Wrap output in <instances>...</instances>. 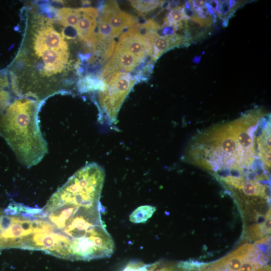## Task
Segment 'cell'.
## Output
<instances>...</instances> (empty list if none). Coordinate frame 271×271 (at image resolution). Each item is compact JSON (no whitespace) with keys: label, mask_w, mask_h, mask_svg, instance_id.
Returning <instances> with one entry per match:
<instances>
[{"label":"cell","mask_w":271,"mask_h":271,"mask_svg":"<svg viewBox=\"0 0 271 271\" xmlns=\"http://www.w3.org/2000/svg\"><path fill=\"white\" fill-rule=\"evenodd\" d=\"M81 9L82 14L75 29L81 40L94 45L96 42V19L98 12L97 9L92 7L83 8Z\"/></svg>","instance_id":"obj_9"},{"label":"cell","mask_w":271,"mask_h":271,"mask_svg":"<svg viewBox=\"0 0 271 271\" xmlns=\"http://www.w3.org/2000/svg\"><path fill=\"white\" fill-rule=\"evenodd\" d=\"M39 108L34 100L19 98L8 106L0 118V136L28 168L39 163L48 153L39 126Z\"/></svg>","instance_id":"obj_3"},{"label":"cell","mask_w":271,"mask_h":271,"mask_svg":"<svg viewBox=\"0 0 271 271\" xmlns=\"http://www.w3.org/2000/svg\"><path fill=\"white\" fill-rule=\"evenodd\" d=\"M256 271H270V267L268 265L263 266Z\"/></svg>","instance_id":"obj_18"},{"label":"cell","mask_w":271,"mask_h":271,"mask_svg":"<svg viewBox=\"0 0 271 271\" xmlns=\"http://www.w3.org/2000/svg\"><path fill=\"white\" fill-rule=\"evenodd\" d=\"M149 271H180L181 266L178 264L177 266H169L160 267L159 262H156L151 264H148Z\"/></svg>","instance_id":"obj_17"},{"label":"cell","mask_w":271,"mask_h":271,"mask_svg":"<svg viewBox=\"0 0 271 271\" xmlns=\"http://www.w3.org/2000/svg\"><path fill=\"white\" fill-rule=\"evenodd\" d=\"M100 21L108 24L117 37L124 30L137 24L138 19L121 11L116 2L107 1L101 11Z\"/></svg>","instance_id":"obj_7"},{"label":"cell","mask_w":271,"mask_h":271,"mask_svg":"<svg viewBox=\"0 0 271 271\" xmlns=\"http://www.w3.org/2000/svg\"><path fill=\"white\" fill-rule=\"evenodd\" d=\"M103 88L98 91V102L100 108L99 120L101 123H114L118 112L136 79L128 73L114 72L103 81Z\"/></svg>","instance_id":"obj_4"},{"label":"cell","mask_w":271,"mask_h":271,"mask_svg":"<svg viewBox=\"0 0 271 271\" xmlns=\"http://www.w3.org/2000/svg\"><path fill=\"white\" fill-rule=\"evenodd\" d=\"M34 46L36 54L42 59L46 74H56L64 69L69 56L68 49L51 47L35 38Z\"/></svg>","instance_id":"obj_6"},{"label":"cell","mask_w":271,"mask_h":271,"mask_svg":"<svg viewBox=\"0 0 271 271\" xmlns=\"http://www.w3.org/2000/svg\"><path fill=\"white\" fill-rule=\"evenodd\" d=\"M188 17L185 13V9L181 6L174 8L168 14L164 20L165 25L172 26L177 30L183 26V22L187 19Z\"/></svg>","instance_id":"obj_13"},{"label":"cell","mask_w":271,"mask_h":271,"mask_svg":"<svg viewBox=\"0 0 271 271\" xmlns=\"http://www.w3.org/2000/svg\"><path fill=\"white\" fill-rule=\"evenodd\" d=\"M160 26L153 20L137 24L121 34L115 49L124 51L143 59L151 55L155 40L159 37Z\"/></svg>","instance_id":"obj_5"},{"label":"cell","mask_w":271,"mask_h":271,"mask_svg":"<svg viewBox=\"0 0 271 271\" xmlns=\"http://www.w3.org/2000/svg\"><path fill=\"white\" fill-rule=\"evenodd\" d=\"M122 271H149L148 264L141 261L129 262Z\"/></svg>","instance_id":"obj_16"},{"label":"cell","mask_w":271,"mask_h":271,"mask_svg":"<svg viewBox=\"0 0 271 271\" xmlns=\"http://www.w3.org/2000/svg\"><path fill=\"white\" fill-rule=\"evenodd\" d=\"M263 118L260 110L250 111L230 122L201 131L191 140L185 159L216 172L241 173L251 169L258 158L257 138Z\"/></svg>","instance_id":"obj_2"},{"label":"cell","mask_w":271,"mask_h":271,"mask_svg":"<svg viewBox=\"0 0 271 271\" xmlns=\"http://www.w3.org/2000/svg\"><path fill=\"white\" fill-rule=\"evenodd\" d=\"M143 59L129 52L115 49L111 58L103 67L102 76L106 77L116 72H128L138 66Z\"/></svg>","instance_id":"obj_8"},{"label":"cell","mask_w":271,"mask_h":271,"mask_svg":"<svg viewBox=\"0 0 271 271\" xmlns=\"http://www.w3.org/2000/svg\"><path fill=\"white\" fill-rule=\"evenodd\" d=\"M257 138V153L261 163L268 169L270 167V119H263Z\"/></svg>","instance_id":"obj_10"},{"label":"cell","mask_w":271,"mask_h":271,"mask_svg":"<svg viewBox=\"0 0 271 271\" xmlns=\"http://www.w3.org/2000/svg\"><path fill=\"white\" fill-rule=\"evenodd\" d=\"M102 188L90 177L74 174L41 208L51 233L58 237L62 258L89 260L113 253L114 243L101 219Z\"/></svg>","instance_id":"obj_1"},{"label":"cell","mask_w":271,"mask_h":271,"mask_svg":"<svg viewBox=\"0 0 271 271\" xmlns=\"http://www.w3.org/2000/svg\"><path fill=\"white\" fill-rule=\"evenodd\" d=\"M131 5L137 12L146 13L161 6L164 1H130Z\"/></svg>","instance_id":"obj_15"},{"label":"cell","mask_w":271,"mask_h":271,"mask_svg":"<svg viewBox=\"0 0 271 271\" xmlns=\"http://www.w3.org/2000/svg\"><path fill=\"white\" fill-rule=\"evenodd\" d=\"M156 210V207L153 206H141L131 213L129 216V220L134 223L145 222L152 217Z\"/></svg>","instance_id":"obj_14"},{"label":"cell","mask_w":271,"mask_h":271,"mask_svg":"<svg viewBox=\"0 0 271 271\" xmlns=\"http://www.w3.org/2000/svg\"><path fill=\"white\" fill-rule=\"evenodd\" d=\"M82 14L81 8L73 9L64 8L58 10V18L63 26L75 28Z\"/></svg>","instance_id":"obj_12"},{"label":"cell","mask_w":271,"mask_h":271,"mask_svg":"<svg viewBox=\"0 0 271 271\" xmlns=\"http://www.w3.org/2000/svg\"><path fill=\"white\" fill-rule=\"evenodd\" d=\"M190 40L189 37L177 34L159 36L154 44L151 55L152 61H156L162 54L173 47L188 44Z\"/></svg>","instance_id":"obj_11"}]
</instances>
